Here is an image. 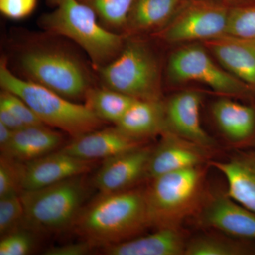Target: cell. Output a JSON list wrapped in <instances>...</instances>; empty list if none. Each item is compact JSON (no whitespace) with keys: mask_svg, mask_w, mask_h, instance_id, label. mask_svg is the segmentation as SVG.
I'll return each instance as SVG.
<instances>
[{"mask_svg":"<svg viewBox=\"0 0 255 255\" xmlns=\"http://www.w3.org/2000/svg\"><path fill=\"white\" fill-rule=\"evenodd\" d=\"M91 8L102 26L124 35L135 0H79Z\"/></svg>","mask_w":255,"mask_h":255,"instance_id":"25","label":"cell"},{"mask_svg":"<svg viewBox=\"0 0 255 255\" xmlns=\"http://www.w3.org/2000/svg\"><path fill=\"white\" fill-rule=\"evenodd\" d=\"M0 105H4L12 112L25 127L44 124L38 118L29 106L12 92L3 90L0 94Z\"/></svg>","mask_w":255,"mask_h":255,"instance_id":"29","label":"cell"},{"mask_svg":"<svg viewBox=\"0 0 255 255\" xmlns=\"http://www.w3.org/2000/svg\"><path fill=\"white\" fill-rule=\"evenodd\" d=\"M48 1L54 9L42 16V27L75 42L86 52L96 70L110 63L120 53L126 36L102 26L91 8L79 0Z\"/></svg>","mask_w":255,"mask_h":255,"instance_id":"2","label":"cell"},{"mask_svg":"<svg viewBox=\"0 0 255 255\" xmlns=\"http://www.w3.org/2000/svg\"><path fill=\"white\" fill-rule=\"evenodd\" d=\"M92 246L85 241L77 243H69L63 246L52 247L43 253L46 255H85L89 254Z\"/></svg>","mask_w":255,"mask_h":255,"instance_id":"32","label":"cell"},{"mask_svg":"<svg viewBox=\"0 0 255 255\" xmlns=\"http://www.w3.org/2000/svg\"><path fill=\"white\" fill-rule=\"evenodd\" d=\"M215 1H219L231 9L243 7V6H255V0H215Z\"/></svg>","mask_w":255,"mask_h":255,"instance_id":"35","label":"cell"},{"mask_svg":"<svg viewBox=\"0 0 255 255\" xmlns=\"http://www.w3.org/2000/svg\"><path fill=\"white\" fill-rule=\"evenodd\" d=\"M183 0H135L124 36L155 33L172 18Z\"/></svg>","mask_w":255,"mask_h":255,"instance_id":"22","label":"cell"},{"mask_svg":"<svg viewBox=\"0 0 255 255\" xmlns=\"http://www.w3.org/2000/svg\"><path fill=\"white\" fill-rule=\"evenodd\" d=\"M0 85L2 90L22 99L45 125L59 128L73 138L100 129L103 124L86 105L75 103L36 82L18 78L9 70L5 58L0 62Z\"/></svg>","mask_w":255,"mask_h":255,"instance_id":"3","label":"cell"},{"mask_svg":"<svg viewBox=\"0 0 255 255\" xmlns=\"http://www.w3.org/2000/svg\"><path fill=\"white\" fill-rule=\"evenodd\" d=\"M95 161L85 160L60 150L23 163L21 191L34 190L88 173Z\"/></svg>","mask_w":255,"mask_h":255,"instance_id":"11","label":"cell"},{"mask_svg":"<svg viewBox=\"0 0 255 255\" xmlns=\"http://www.w3.org/2000/svg\"><path fill=\"white\" fill-rule=\"evenodd\" d=\"M24 210L20 193L0 198V235L1 237L23 225Z\"/></svg>","mask_w":255,"mask_h":255,"instance_id":"26","label":"cell"},{"mask_svg":"<svg viewBox=\"0 0 255 255\" xmlns=\"http://www.w3.org/2000/svg\"><path fill=\"white\" fill-rule=\"evenodd\" d=\"M226 34L255 38V6L231 9Z\"/></svg>","mask_w":255,"mask_h":255,"instance_id":"27","label":"cell"},{"mask_svg":"<svg viewBox=\"0 0 255 255\" xmlns=\"http://www.w3.org/2000/svg\"><path fill=\"white\" fill-rule=\"evenodd\" d=\"M152 150L140 147L106 159L95 177L101 194L128 190L147 174Z\"/></svg>","mask_w":255,"mask_h":255,"instance_id":"14","label":"cell"},{"mask_svg":"<svg viewBox=\"0 0 255 255\" xmlns=\"http://www.w3.org/2000/svg\"><path fill=\"white\" fill-rule=\"evenodd\" d=\"M187 244L179 227L160 228L147 236L104 247L102 251L108 255H182Z\"/></svg>","mask_w":255,"mask_h":255,"instance_id":"19","label":"cell"},{"mask_svg":"<svg viewBox=\"0 0 255 255\" xmlns=\"http://www.w3.org/2000/svg\"><path fill=\"white\" fill-rule=\"evenodd\" d=\"M204 165L181 169L152 179L145 191L150 227H180L204 201Z\"/></svg>","mask_w":255,"mask_h":255,"instance_id":"4","label":"cell"},{"mask_svg":"<svg viewBox=\"0 0 255 255\" xmlns=\"http://www.w3.org/2000/svg\"><path fill=\"white\" fill-rule=\"evenodd\" d=\"M23 163L1 155L0 159V198L21 192Z\"/></svg>","mask_w":255,"mask_h":255,"instance_id":"28","label":"cell"},{"mask_svg":"<svg viewBox=\"0 0 255 255\" xmlns=\"http://www.w3.org/2000/svg\"><path fill=\"white\" fill-rule=\"evenodd\" d=\"M38 0H0V11L6 18L21 20L36 9Z\"/></svg>","mask_w":255,"mask_h":255,"instance_id":"31","label":"cell"},{"mask_svg":"<svg viewBox=\"0 0 255 255\" xmlns=\"http://www.w3.org/2000/svg\"><path fill=\"white\" fill-rule=\"evenodd\" d=\"M14 131L0 122V148L4 149L9 144Z\"/></svg>","mask_w":255,"mask_h":255,"instance_id":"34","label":"cell"},{"mask_svg":"<svg viewBox=\"0 0 255 255\" xmlns=\"http://www.w3.org/2000/svg\"><path fill=\"white\" fill-rule=\"evenodd\" d=\"M167 71L174 82H198L214 91L230 96L247 95L250 85L220 68L202 47L191 45L169 57Z\"/></svg>","mask_w":255,"mask_h":255,"instance_id":"9","label":"cell"},{"mask_svg":"<svg viewBox=\"0 0 255 255\" xmlns=\"http://www.w3.org/2000/svg\"><path fill=\"white\" fill-rule=\"evenodd\" d=\"M74 226L93 246H112L137 237L150 227L145 191L102 194L82 210Z\"/></svg>","mask_w":255,"mask_h":255,"instance_id":"1","label":"cell"},{"mask_svg":"<svg viewBox=\"0 0 255 255\" xmlns=\"http://www.w3.org/2000/svg\"><path fill=\"white\" fill-rule=\"evenodd\" d=\"M20 65L30 80L70 100L85 99L91 88L83 65L63 50L48 48L26 50L20 57Z\"/></svg>","mask_w":255,"mask_h":255,"instance_id":"7","label":"cell"},{"mask_svg":"<svg viewBox=\"0 0 255 255\" xmlns=\"http://www.w3.org/2000/svg\"><path fill=\"white\" fill-rule=\"evenodd\" d=\"M226 235L205 234L187 241L185 255H255V246Z\"/></svg>","mask_w":255,"mask_h":255,"instance_id":"24","label":"cell"},{"mask_svg":"<svg viewBox=\"0 0 255 255\" xmlns=\"http://www.w3.org/2000/svg\"><path fill=\"white\" fill-rule=\"evenodd\" d=\"M200 93L185 90L176 94L164 104L166 130L209 149L214 140L205 131L200 121Z\"/></svg>","mask_w":255,"mask_h":255,"instance_id":"13","label":"cell"},{"mask_svg":"<svg viewBox=\"0 0 255 255\" xmlns=\"http://www.w3.org/2000/svg\"><path fill=\"white\" fill-rule=\"evenodd\" d=\"M209 164L226 178L228 195L255 213V148Z\"/></svg>","mask_w":255,"mask_h":255,"instance_id":"17","label":"cell"},{"mask_svg":"<svg viewBox=\"0 0 255 255\" xmlns=\"http://www.w3.org/2000/svg\"><path fill=\"white\" fill-rule=\"evenodd\" d=\"M142 144L115 127L97 129L73 138L60 150L78 158L95 162L135 150L142 147Z\"/></svg>","mask_w":255,"mask_h":255,"instance_id":"15","label":"cell"},{"mask_svg":"<svg viewBox=\"0 0 255 255\" xmlns=\"http://www.w3.org/2000/svg\"><path fill=\"white\" fill-rule=\"evenodd\" d=\"M33 247L31 233L17 229L2 236L0 242V255H28Z\"/></svg>","mask_w":255,"mask_h":255,"instance_id":"30","label":"cell"},{"mask_svg":"<svg viewBox=\"0 0 255 255\" xmlns=\"http://www.w3.org/2000/svg\"><path fill=\"white\" fill-rule=\"evenodd\" d=\"M215 122L229 141L240 144L253 136L255 130L254 109L229 99H220L212 107Z\"/></svg>","mask_w":255,"mask_h":255,"instance_id":"21","label":"cell"},{"mask_svg":"<svg viewBox=\"0 0 255 255\" xmlns=\"http://www.w3.org/2000/svg\"><path fill=\"white\" fill-rule=\"evenodd\" d=\"M63 142V135L48 126H29L14 131L1 155L26 163L55 152Z\"/></svg>","mask_w":255,"mask_h":255,"instance_id":"18","label":"cell"},{"mask_svg":"<svg viewBox=\"0 0 255 255\" xmlns=\"http://www.w3.org/2000/svg\"><path fill=\"white\" fill-rule=\"evenodd\" d=\"M85 105L103 122L118 123L135 99L107 87L91 88L87 92Z\"/></svg>","mask_w":255,"mask_h":255,"instance_id":"23","label":"cell"},{"mask_svg":"<svg viewBox=\"0 0 255 255\" xmlns=\"http://www.w3.org/2000/svg\"><path fill=\"white\" fill-rule=\"evenodd\" d=\"M116 127L141 142L162 134L166 130L164 104L160 100H135Z\"/></svg>","mask_w":255,"mask_h":255,"instance_id":"20","label":"cell"},{"mask_svg":"<svg viewBox=\"0 0 255 255\" xmlns=\"http://www.w3.org/2000/svg\"><path fill=\"white\" fill-rule=\"evenodd\" d=\"M97 70L105 87L137 100H160L158 61L144 41L126 37L119 55Z\"/></svg>","mask_w":255,"mask_h":255,"instance_id":"6","label":"cell"},{"mask_svg":"<svg viewBox=\"0 0 255 255\" xmlns=\"http://www.w3.org/2000/svg\"><path fill=\"white\" fill-rule=\"evenodd\" d=\"M0 122L9 128L13 131L26 127L21 121L18 120L12 112H10L4 105H0Z\"/></svg>","mask_w":255,"mask_h":255,"instance_id":"33","label":"cell"},{"mask_svg":"<svg viewBox=\"0 0 255 255\" xmlns=\"http://www.w3.org/2000/svg\"><path fill=\"white\" fill-rule=\"evenodd\" d=\"M230 10L215 0H183L172 18L153 36L172 43L223 36Z\"/></svg>","mask_w":255,"mask_h":255,"instance_id":"8","label":"cell"},{"mask_svg":"<svg viewBox=\"0 0 255 255\" xmlns=\"http://www.w3.org/2000/svg\"><path fill=\"white\" fill-rule=\"evenodd\" d=\"M199 223L230 237L255 241V213L226 194H216L203 202Z\"/></svg>","mask_w":255,"mask_h":255,"instance_id":"10","label":"cell"},{"mask_svg":"<svg viewBox=\"0 0 255 255\" xmlns=\"http://www.w3.org/2000/svg\"><path fill=\"white\" fill-rule=\"evenodd\" d=\"M204 41L230 73L255 87V38L224 34Z\"/></svg>","mask_w":255,"mask_h":255,"instance_id":"16","label":"cell"},{"mask_svg":"<svg viewBox=\"0 0 255 255\" xmlns=\"http://www.w3.org/2000/svg\"><path fill=\"white\" fill-rule=\"evenodd\" d=\"M152 150L146 177L151 179L181 169L204 165L209 161V149L165 130Z\"/></svg>","mask_w":255,"mask_h":255,"instance_id":"12","label":"cell"},{"mask_svg":"<svg viewBox=\"0 0 255 255\" xmlns=\"http://www.w3.org/2000/svg\"><path fill=\"white\" fill-rule=\"evenodd\" d=\"M82 179L78 176L41 189L21 191L23 227L35 232H55L75 224L86 196Z\"/></svg>","mask_w":255,"mask_h":255,"instance_id":"5","label":"cell"}]
</instances>
